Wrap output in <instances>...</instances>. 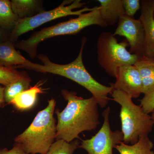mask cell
<instances>
[{"label": "cell", "instance_id": "cell-1", "mask_svg": "<svg viewBox=\"0 0 154 154\" xmlns=\"http://www.w3.org/2000/svg\"><path fill=\"white\" fill-rule=\"evenodd\" d=\"M67 105L62 111H55L57 118V139L71 142L85 131L95 130L100 124L98 105L93 96L84 99L74 91L63 89Z\"/></svg>", "mask_w": 154, "mask_h": 154}, {"label": "cell", "instance_id": "cell-2", "mask_svg": "<svg viewBox=\"0 0 154 154\" xmlns=\"http://www.w3.org/2000/svg\"><path fill=\"white\" fill-rule=\"evenodd\" d=\"M87 41L86 37L82 39L79 53L76 58L70 63L59 64L50 60L44 54H39L37 58L43 65L31 63L27 69L43 73H51L67 78L87 89L96 99L99 106L104 108L109 102L108 95L113 89L112 86L104 85L97 82L86 69L83 61V52Z\"/></svg>", "mask_w": 154, "mask_h": 154}, {"label": "cell", "instance_id": "cell-3", "mask_svg": "<svg viewBox=\"0 0 154 154\" xmlns=\"http://www.w3.org/2000/svg\"><path fill=\"white\" fill-rule=\"evenodd\" d=\"M55 99L48 100L47 106L36 114L24 132L14 139L15 143L28 154H45L56 139V120L54 117Z\"/></svg>", "mask_w": 154, "mask_h": 154}, {"label": "cell", "instance_id": "cell-4", "mask_svg": "<svg viewBox=\"0 0 154 154\" xmlns=\"http://www.w3.org/2000/svg\"><path fill=\"white\" fill-rule=\"evenodd\" d=\"M93 25L102 28L107 26L101 17L100 7L98 6L94 11L81 14L77 18L43 28L27 39L17 42L15 47L25 51L30 58L34 59L37 56V47L42 42L55 36L76 34L86 27Z\"/></svg>", "mask_w": 154, "mask_h": 154}, {"label": "cell", "instance_id": "cell-5", "mask_svg": "<svg viewBox=\"0 0 154 154\" xmlns=\"http://www.w3.org/2000/svg\"><path fill=\"white\" fill-rule=\"evenodd\" d=\"M111 94L113 101L121 106L119 117L123 142L133 144L141 137L148 136L154 125L151 116L145 113L140 105L134 104L123 91L113 90Z\"/></svg>", "mask_w": 154, "mask_h": 154}, {"label": "cell", "instance_id": "cell-6", "mask_svg": "<svg viewBox=\"0 0 154 154\" xmlns=\"http://www.w3.org/2000/svg\"><path fill=\"white\" fill-rule=\"evenodd\" d=\"M128 42H118L113 33L100 34L97 42V60L100 66L111 77L116 78L118 69L122 66L134 65L140 59L126 49Z\"/></svg>", "mask_w": 154, "mask_h": 154}, {"label": "cell", "instance_id": "cell-7", "mask_svg": "<svg viewBox=\"0 0 154 154\" xmlns=\"http://www.w3.org/2000/svg\"><path fill=\"white\" fill-rule=\"evenodd\" d=\"M85 5V3L82 2L81 0L64 1L55 8L49 11H42L33 17L19 19L11 32L9 40L14 43H16L20 36L45 23L67 16L72 15L79 16L84 12L94 11L97 7L91 8L85 7L79 11H73L75 9L80 8L84 7Z\"/></svg>", "mask_w": 154, "mask_h": 154}, {"label": "cell", "instance_id": "cell-8", "mask_svg": "<svg viewBox=\"0 0 154 154\" xmlns=\"http://www.w3.org/2000/svg\"><path fill=\"white\" fill-rule=\"evenodd\" d=\"M110 113V107H106L102 113L104 122L102 126L91 138L82 140L79 148L84 149L88 154H113L116 146L123 142V136L121 131L111 130Z\"/></svg>", "mask_w": 154, "mask_h": 154}, {"label": "cell", "instance_id": "cell-9", "mask_svg": "<svg viewBox=\"0 0 154 154\" xmlns=\"http://www.w3.org/2000/svg\"><path fill=\"white\" fill-rule=\"evenodd\" d=\"M118 23L113 35L125 37L130 48V52L136 54L140 58L144 57L145 38L143 26L139 19L125 15L119 19Z\"/></svg>", "mask_w": 154, "mask_h": 154}, {"label": "cell", "instance_id": "cell-10", "mask_svg": "<svg viewBox=\"0 0 154 154\" xmlns=\"http://www.w3.org/2000/svg\"><path fill=\"white\" fill-rule=\"evenodd\" d=\"M115 82L110 84L113 90L126 93L131 99L137 98L143 94V85L139 72L134 65L120 66Z\"/></svg>", "mask_w": 154, "mask_h": 154}, {"label": "cell", "instance_id": "cell-11", "mask_svg": "<svg viewBox=\"0 0 154 154\" xmlns=\"http://www.w3.org/2000/svg\"><path fill=\"white\" fill-rule=\"evenodd\" d=\"M139 20L143 26L145 38L144 57L154 61V1H142Z\"/></svg>", "mask_w": 154, "mask_h": 154}, {"label": "cell", "instance_id": "cell-12", "mask_svg": "<svg viewBox=\"0 0 154 154\" xmlns=\"http://www.w3.org/2000/svg\"><path fill=\"white\" fill-rule=\"evenodd\" d=\"M30 63L17 51L14 42L9 39L0 42V65L23 68Z\"/></svg>", "mask_w": 154, "mask_h": 154}, {"label": "cell", "instance_id": "cell-13", "mask_svg": "<svg viewBox=\"0 0 154 154\" xmlns=\"http://www.w3.org/2000/svg\"><path fill=\"white\" fill-rule=\"evenodd\" d=\"M100 4V13L102 19L110 26L118 23L119 19L125 15L122 0H98Z\"/></svg>", "mask_w": 154, "mask_h": 154}, {"label": "cell", "instance_id": "cell-14", "mask_svg": "<svg viewBox=\"0 0 154 154\" xmlns=\"http://www.w3.org/2000/svg\"><path fill=\"white\" fill-rule=\"evenodd\" d=\"M41 82L30 87L28 90L17 95L13 99L11 104L19 111H26L32 109L37 102V96L44 92Z\"/></svg>", "mask_w": 154, "mask_h": 154}, {"label": "cell", "instance_id": "cell-15", "mask_svg": "<svg viewBox=\"0 0 154 154\" xmlns=\"http://www.w3.org/2000/svg\"><path fill=\"white\" fill-rule=\"evenodd\" d=\"M11 7L19 19L29 18L44 11L43 1L40 0H12Z\"/></svg>", "mask_w": 154, "mask_h": 154}, {"label": "cell", "instance_id": "cell-16", "mask_svg": "<svg viewBox=\"0 0 154 154\" xmlns=\"http://www.w3.org/2000/svg\"><path fill=\"white\" fill-rule=\"evenodd\" d=\"M141 79L143 94L146 95L154 91V61L141 58L134 64Z\"/></svg>", "mask_w": 154, "mask_h": 154}, {"label": "cell", "instance_id": "cell-17", "mask_svg": "<svg viewBox=\"0 0 154 154\" xmlns=\"http://www.w3.org/2000/svg\"><path fill=\"white\" fill-rule=\"evenodd\" d=\"M154 144L148 136L139 139L137 142L128 145L123 142L116 146L115 149L119 154H154L152 150Z\"/></svg>", "mask_w": 154, "mask_h": 154}, {"label": "cell", "instance_id": "cell-18", "mask_svg": "<svg viewBox=\"0 0 154 154\" xmlns=\"http://www.w3.org/2000/svg\"><path fill=\"white\" fill-rule=\"evenodd\" d=\"M31 79L26 72H22L20 78L5 87V98L6 103L11 104L14 98L18 94L30 88Z\"/></svg>", "mask_w": 154, "mask_h": 154}, {"label": "cell", "instance_id": "cell-19", "mask_svg": "<svg viewBox=\"0 0 154 154\" xmlns=\"http://www.w3.org/2000/svg\"><path fill=\"white\" fill-rule=\"evenodd\" d=\"M19 19L13 12L11 1L0 0V27L11 33Z\"/></svg>", "mask_w": 154, "mask_h": 154}, {"label": "cell", "instance_id": "cell-20", "mask_svg": "<svg viewBox=\"0 0 154 154\" xmlns=\"http://www.w3.org/2000/svg\"><path fill=\"white\" fill-rule=\"evenodd\" d=\"M80 142L78 139L67 142L62 139H57L51 145L45 154H73L79 148Z\"/></svg>", "mask_w": 154, "mask_h": 154}, {"label": "cell", "instance_id": "cell-21", "mask_svg": "<svg viewBox=\"0 0 154 154\" xmlns=\"http://www.w3.org/2000/svg\"><path fill=\"white\" fill-rule=\"evenodd\" d=\"M22 72L17 71L14 67H8L0 65V84L5 87L19 79Z\"/></svg>", "mask_w": 154, "mask_h": 154}, {"label": "cell", "instance_id": "cell-22", "mask_svg": "<svg viewBox=\"0 0 154 154\" xmlns=\"http://www.w3.org/2000/svg\"><path fill=\"white\" fill-rule=\"evenodd\" d=\"M125 15L133 17L141 7L139 0H122Z\"/></svg>", "mask_w": 154, "mask_h": 154}, {"label": "cell", "instance_id": "cell-23", "mask_svg": "<svg viewBox=\"0 0 154 154\" xmlns=\"http://www.w3.org/2000/svg\"><path fill=\"white\" fill-rule=\"evenodd\" d=\"M140 107L145 113L149 114L154 110V91L152 93L144 95L140 100Z\"/></svg>", "mask_w": 154, "mask_h": 154}, {"label": "cell", "instance_id": "cell-24", "mask_svg": "<svg viewBox=\"0 0 154 154\" xmlns=\"http://www.w3.org/2000/svg\"><path fill=\"white\" fill-rule=\"evenodd\" d=\"M0 154H28L22 149L19 144L15 143L14 146L11 149L7 148L1 149Z\"/></svg>", "mask_w": 154, "mask_h": 154}, {"label": "cell", "instance_id": "cell-25", "mask_svg": "<svg viewBox=\"0 0 154 154\" xmlns=\"http://www.w3.org/2000/svg\"><path fill=\"white\" fill-rule=\"evenodd\" d=\"M11 33L0 27V42L9 39Z\"/></svg>", "mask_w": 154, "mask_h": 154}, {"label": "cell", "instance_id": "cell-26", "mask_svg": "<svg viewBox=\"0 0 154 154\" xmlns=\"http://www.w3.org/2000/svg\"><path fill=\"white\" fill-rule=\"evenodd\" d=\"M5 103V88L0 85V107H4Z\"/></svg>", "mask_w": 154, "mask_h": 154}, {"label": "cell", "instance_id": "cell-27", "mask_svg": "<svg viewBox=\"0 0 154 154\" xmlns=\"http://www.w3.org/2000/svg\"><path fill=\"white\" fill-rule=\"evenodd\" d=\"M151 116L154 125V110L152 112V115Z\"/></svg>", "mask_w": 154, "mask_h": 154}]
</instances>
